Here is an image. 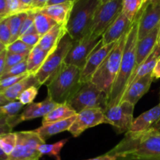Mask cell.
Returning <instances> with one entry per match:
<instances>
[{"instance_id":"cell-14","label":"cell","mask_w":160,"mask_h":160,"mask_svg":"<svg viewBox=\"0 0 160 160\" xmlns=\"http://www.w3.org/2000/svg\"><path fill=\"white\" fill-rule=\"evenodd\" d=\"M138 19V40L144 38L160 24V3L142 7L137 15Z\"/></svg>"},{"instance_id":"cell-37","label":"cell","mask_w":160,"mask_h":160,"mask_svg":"<svg viewBox=\"0 0 160 160\" xmlns=\"http://www.w3.org/2000/svg\"><path fill=\"white\" fill-rule=\"evenodd\" d=\"M11 32L9 24V17H6L0 22V42L7 46L10 44Z\"/></svg>"},{"instance_id":"cell-15","label":"cell","mask_w":160,"mask_h":160,"mask_svg":"<svg viewBox=\"0 0 160 160\" xmlns=\"http://www.w3.org/2000/svg\"><path fill=\"white\" fill-rule=\"evenodd\" d=\"M116 43H117V42H114V43L104 45L102 43V40L100 43L97 45L96 48L94 49V51L92 52V54L88 57L84 69L81 71V82H82V84L91 81L93 75L95 74L98 67L102 63L103 61L106 59L109 52L112 51V48L115 46Z\"/></svg>"},{"instance_id":"cell-11","label":"cell","mask_w":160,"mask_h":160,"mask_svg":"<svg viewBox=\"0 0 160 160\" xmlns=\"http://www.w3.org/2000/svg\"><path fill=\"white\" fill-rule=\"evenodd\" d=\"M101 41L102 37L88 34L81 41L73 42L64 62L67 65L75 66L82 71L88 57Z\"/></svg>"},{"instance_id":"cell-8","label":"cell","mask_w":160,"mask_h":160,"mask_svg":"<svg viewBox=\"0 0 160 160\" xmlns=\"http://www.w3.org/2000/svg\"><path fill=\"white\" fill-rule=\"evenodd\" d=\"M17 133V145L8 160H39L42 154L38 147L45 142L34 131H19Z\"/></svg>"},{"instance_id":"cell-59","label":"cell","mask_w":160,"mask_h":160,"mask_svg":"<svg viewBox=\"0 0 160 160\" xmlns=\"http://www.w3.org/2000/svg\"><path fill=\"white\" fill-rule=\"evenodd\" d=\"M159 103H160V91H159Z\"/></svg>"},{"instance_id":"cell-22","label":"cell","mask_w":160,"mask_h":160,"mask_svg":"<svg viewBox=\"0 0 160 160\" xmlns=\"http://www.w3.org/2000/svg\"><path fill=\"white\" fill-rule=\"evenodd\" d=\"M31 86L40 88L41 84H39L35 75L29 73L26 78H24L11 87L2 91V92L8 101L14 102L18 100L19 96L21 95L23 91H25L27 88L31 87Z\"/></svg>"},{"instance_id":"cell-31","label":"cell","mask_w":160,"mask_h":160,"mask_svg":"<svg viewBox=\"0 0 160 160\" xmlns=\"http://www.w3.org/2000/svg\"><path fill=\"white\" fill-rule=\"evenodd\" d=\"M143 0H122V12L133 23L142 9Z\"/></svg>"},{"instance_id":"cell-58","label":"cell","mask_w":160,"mask_h":160,"mask_svg":"<svg viewBox=\"0 0 160 160\" xmlns=\"http://www.w3.org/2000/svg\"><path fill=\"white\" fill-rule=\"evenodd\" d=\"M158 45L160 47V34H159V41H158Z\"/></svg>"},{"instance_id":"cell-4","label":"cell","mask_w":160,"mask_h":160,"mask_svg":"<svg viewBox=\"0 0 160 160\" xmlns=\"http://www.w3.org/2000/svg\"><path fill=\"white\" fill-rule=\"evenodd\" d=\"M100 4L98 0H77L75 2L66 24L67 33L73 42L81 41L90 34L94 16Z\"/></svg>"},{"instance_id":"cell-39","label":"cell","mask_w":160,"mask_h":160,"mask_svg":"<svg viewBox=\"0 0 160 160\" xmlns=\"http://www.w3.org/2000/svg\"><path fill=\"white\" fill-rule=\"evenodd\" d=\"M29 54H16V53L8 52L6 55V67H5V72L10 69L11 67H14L17 64L23 62L28 59Z\"/></svg>"},{"instance_id":"cell-3","label":"cell","mask_w":160,"mask_h":160,"mask_svg":"<svg viewBox=\"0 0 160 160\" xmlns=\"http://www.w3.org/2000/svg\"><path fill=\"white\" fill-rule=\"evenodd\" d=\"M81 85V70L64 62L62 68L47 84L48 96L57 104L67 103Z\"/></svg>"},{"instance_id":"cell-6","label":"cell","mask_w":160,"mask_h":160,"mask_svg":"<svg viewBox=\"0 0 160 160\" xmlns=\"http://www.w3.org/2000/svg\"><path fill=\"white\" fill-rule=\"evenodd\" d=\"M73 44V40L67 33L61 39L56 49L48 55L43 65L34 74L41 85H47L62 68L66 57L71 49Z\"/></svg>"},{"instance_id":"cell-29","label":"cell","mask_w":160,"mask_h":160,"mask_svg":"<svg viewBox=\"0 0 160 160\" xmlns=\"http://www.w3.org/2000/svg\"><path fill=\"white\" fill-rule=\"evenodd\" d=\"M68 141L66 138L53 144H42L38 147V151L42 156H52L56 160H61L60 152Z\"/></svg>"},{"instance_id":"cell-47","label":"cell","mask_w":160,"mask_h":160,"mask_svg":"<svg viewBox=\"0 0 160 160\" xmlns=\"http://www.w3.org/2000/svg\"><path fill=\"white\" fill-rule=\"evenodd\" d=\"M77 0H48L47 2L46 6H52V5H56V4H61V3L65 2H73L74 3Z\"/></svg>"},{"instance_id":"cell-52","label":"cell","mask_w":160,"mask_h":160,"mask_svg":"<svg viewBox=\"0 0 160 160\" xmlns=\"http://www.w3.org/2000/svg\"><path fill=\"white\" fill-rule=\"evenodd\" d=\"M151 130H153V131L160 133V120L151 128Z\"/></svg>"},{"instance_id":"cell-38","label":"cell","mask_w":160,"mask_h":160,"mask_svg":"<svg viewBox=\"0 0 160 160\" xmlns=\"http://www.w3.org/2000/svg\"><path fill=\"white\" fill-rule=\"evenodd\" d=\"M28 73V63H27V59L26 60L23 61V62H20V63L17 64L14 67H11L6 72H4L2 76L1 79L3 78H9V77H13V76H18V75L23 74V73ZM0 79V80H1Z\"/></svg>"},{"instance_id":"cell-36","label":"cell","mask_w":160,"mask_h":160,"mask_svg":"<svg viewBox=\"0 0 160 160\" xmlns=\"http://www.w3.org/2000/svg\"><path fill=\"white\" fill-rule=\"evenodd\" d=\"M38 88H39L35 87V86H31L27 88L19 96L18 101L21 102L23 106H27V105L34 102V100L35 99L38 94Z\"/></svg>"},{"instance_id":"cell-5","label":"cell","mask_w":160,"mask_h":160,"mask_svg":"<svg viewBox=\"0 0 160 160\" xmlns=\"http://www.w3.org/2000/svg\"><path fill=\"white\" fill-rule=\"evenodd\" d=\"M128 31L117 41L114 48L98 67L91 80L94 84L108 95V98L120 70Z\"/></svg>"},{"instance_id":"cell-53","label":"cell","mask_w":160,"mask_h":160,"mask_svg":"<svg viewBox=\"0 0 160 160\" xmlns=\"http://www.w3.org/2000/svg\"><path fill=\"white\" fill-rule=\"evenodd\" d=\"M0 160H8V156L0 148Z\"/></svg>"},{"instance_id":"cell-16","label":"cell","mask_w":160,"mask_h":160,"mask_svg":"<svg viewBox=\"0 0 160 160\" xmlns=\"http://www.w3.org/2000/svg\"><path fill=\"white\" fill-rule=\"evenodd\" d=\"M153 80L152 74L150 73L133 82L126 89L120 102H128L135 106L136 103L148 92Z\"/></svg>"},{"instance_id":"cell-1","label":"cell","mask_w":160,"mask_h":160,"mask_svg":"<svg viewBox=\"0 0 160 160\" xmlns=\"http://www.w3.org/2000/svg\"><path fill=\"white\" fill-rule=\"evenodd\" d=\"M107 153L119 159H160V133L151 129L144 132H128L123 140Z\"/></svg>"},{"instance_id":"cell-50","label":"cell","mask_w":160,"mask_h":160,"mask_svg":"<svg viewBox=\"0 0 160 160\" xmlns=\"http://www.w3.org/2000/svg\"><path fill=\"white\" fill-rule=\"evenodd\" d=\"M8 102H9L6 99V97L3 95L2 92H0V106H3V105L7 104Z\"/></svg>"},{"instance_id":"cell-41","label":"cell","mask_w":160,"mask_h":160,"mask_svg":"<svg viewBox=\"0 0 160 160\" xmlns=\"http://www.w3.org/2000/svg\"><path fill=\"white\" fill-rule=\"evenodd\" d=\"M19 39H20L22 42H24L26 45H28L31 48H34V46L38 45L39 41L41 39V36L38 33H34V34H25V35L19 38Z\"/></svg>"},{"instance_id":"cell-55","label":"cell","mask_w":160,"mask_h":160,"mask_svg":"<svg viewBox=\"0 0 160 160\" xmlns=\"http://www.w3.org/2000/svg\"><path fill=\"white\" fill-rule=\"evenodd\" d=\"M6 45H5L4 44L2 43V42H0V53H1L3 50L6 49Z\"/></svg>"},{"instance_id":"cell-56","label":"cell","mask_w":160,"mask_h":160,"mask_svg":"<svg viewBox=\"0 0 160 160\" xmlns=\"http://www.w3.org/2000/svg\"><path fill=\"white\" fill-rule=\"evenodd\" d=\"M98 1L100 2V3H101V4H104V3L112 1V0H98Z\"/></svg>"},{"instance_id":"cell-7","label":"cell","mask_w":160,"mask_h":160,"mask_svg":"<svg viewBox=\"0 0 160 160\" xmlns=\"http://www.w3.org/2000/svg\"><path fill=\"white\" fill-rule=\"evenodd\" d=\"M67 103L77 113L92 108H100L105 111L107 108L108 95L89 81L82 84Z\"/></svg>"},{"instance_id":"cell-43","label":"cell","mask_w":160,"mask_h":160,"mask_svg":"<svg viewBox=\"0 0 160 160\" xmlns=\"http://www.w3.org/2000/svg\"><path fill=\"white\" fill-rule=\"evenodd\" d=\"M48 2V0H33V2L31 4V9L39 10V9L45 7Z\"/></svg>"},{"instance_id":"cell-45","label":"cell","mask_w":160,"mask_h":160,"mask_svg":"<svg viewBox=\"0 0 160 160\" xmlns=\"http://www.w3.org/2000/svg\"><path fill=\"white\" fill-rule=\"evenodd\" d=\"M0 16H2V17H9L8 15L6 0H0Z\"/></svg>"},{"instance_id":"cell-51","label":"cell","mask_w":160,"mask_h":160,"mask_svg":"<svg viewBox=\"0 0 160 160\" xmlns=\"http://www.w3.org/2000/svg\"><path fill=\"white\" fill-rule=\"evenodd\" d=\"M117 160H160V159H148V158H124Z\"/></svg>"},{"instance_id":"cell-32","label":"cell","mask_w":160,"mask_h":160,"mask_svg":"<svg viewBox=\"0 0 160 160\" xmlns=\"http://www.w3.org/2000/svg\"><path fill=\"white\" fill-rule=\"evenodd\" d=\"M17 136L16 132H9L0 135V148L8 156L12 152L17 145Z\"/></svg>"},{"instance_id":"cell-17","label":"cell","mask_w":160,"mask_h":160,"mask_svg":"<svg viewBox=\"0 0 160 160\" xmlns=\"http://www.w3.org/2000/svg\"><path fill=\"white\" fill-rule=\"evenodd\" d=\"M131 25L132 23L128 20V17L123 12H121L117 20L102 34V43L104 45H108L117 42L125 33L129 31Z\"/></svg>"},{"instance_id":"cell-30","label":"cell","mask_w":160,"mask_h":160,"mask_svg":"<svg viewBox=\"0 0 160 160\" xmlns=\"http://www.w3.org/2000/svg\"><path fill=\"white\" fill-rule=\"evenodd\" d=\"M28 12H23L9 17V24L11 32L10 43L15 42L20 38V30L23 21L28 17Z\"/></svg>"},{"instance_id":"cell-35","label":"cell","mask_w":160,"mask_h":160,"mask_svg":"<svg viewBox=\"0 0 160 160\" xmlns=\"http://www.w3.org/2000/svg\"><path fill=\"white\" fill-rule=\"evenodd\" d=\"M32 48L22 42L20 39H17L6 46V50L8 52L16 53V54H29Z\"/></svg>"},{"instance_id":"cell-28","label":"cell","mask_w":160,"mask_h":160,"mask_svg":"<svg viewBox=\"0 0 160 160\" xmlns=\"http://www.w3.org/2000/svg\"><path fill=\"white\" fill-rule=\"evenodd\" d=\"M34 11V27L37 33L42 37L49 31L52 28L58 24L55 20L50 18L39 10Z\"/></svg>"},{"instance_id":"cell-19","label":"cell","mask_w":160,"mask_h":160,"mask_svg":"<svg viewBox=\"0 0 160 160\" xmlns=\"http://www.w3.org/2000/svg\"><path fill=\"white\" fill-rule=\"evenodd\" d=\"M160 120V103L149 110L143 112L133 121L128 132L139 133L151 129Z\"/></svg>"},{"instance_id":"cell-20","label":"cell","mask_w":160,"mask_h":160,"mask_svg":"<svg viewBox=\"0 0 160 160\" xmlns=\"http://www.w3.org/2000/svg\"><path fill=\"white\" fill-rule=\"evenodd\" d=\"M66 34H67L66 26L62 24H56L49 31L41 37L38 45L42 49L50 54L52 52L56 49L61 39Z\"/></svg>"},{"instance_id":"cell-9","label":"cell","mask_w":160,"mask_h":160,"mask_svg":"<svg viewBox=\"0 0 160 160\" xmlns=\"http://www.w3.org/2000/svg\"><path fill=\"white\" fill-rule=\"evenodd\" d=\"M134 105L121 102L104 111L105 123L112 125L117 134H127L134 121Z\"/></svg>"},{"instance_id":"cell-21","label":"cell","mask_w":160,"mask_h":160,"mask_svg":"<svg viewBox=\"0 0 160 160\" xmlns=\"http://www.w3.org/2000/svg\"><path fill=\"white\" fill-rule=\"evenodd\" d=\"M73 2H65L61 4L52 5L39 9L40 12L45 14L56 22L58 24L66 26L70 17Z\"/></svg>"},{"instance_id":"cell-34","label":"cell","mask_w":160,"mask_h":160,"mask_svg":"<svg viewBox=\"0 0 160 160\" xmlns=\"http://www.w3.org/2000/svg\"><path fill=\"white\" fill-rule=\"evenodd\" d=\"M6 3H7L8 15L9 16L32 10L31 7L22 3L20 0H6Z\"/></svg>"},{"instance_id":"cell-42","label":"cell","mask_w":160,"mask_h":160,"mask_svg":"<svg viewBox=\"0 0 160 160\" xmlns=\"http://www.w3.org/2000/svg\"><path fill=\"white\" fill-rule=\"evenodd\" d=\"M6 55H7V50H6V48L0 53V79H1L3 73L5 72Z\"/></svg>"},{"instance_id":"cell-25","label":"cell","mask_w":160,"mask_h":160,"mask_svg":"<svg viewBox=\"0 0 160 160\" xmlns=\"http://www.w3.org/2000/svg\"><path fill=\"white\" fill-rule=\"evenodd\" d=\"M77 115V112L70 107L68 103L58 104L54 109L50 111L46 116L42 118V125L48 124L54 122L67 120L70 117Z\"/></svg>"},{"instance_id":"cell-40","label":"cell","mask_w":160,"mask_h":160,"mask_svg":"<svg viewBox=\"0 0 160 160\" xmlns=\"http://www.w3.org/2000/svg\"><path fill=\"white\" fill-rule=\"evenodd\" d=\"M29 73H26L21 75H18V76L9 77V78L1 79L0 80V88H1L2 91H3L5 90V89L11 87V86H12L13 84H17V82L21 81L22 79L26 78Z\"/></svg>"},{"instance_id":"cell-44","label":"cell","mask_w":160,"mask_h":160,"mask_svg":"<svg viewBox=\"0 0 160 160\" xmlns=\"http://www.w3.org/2000/svg\"><path fill=\"white\" fill-rule=\"evenodd\" d=\"M119 158L117 156H113V155H110L109 153H106V154L102 155V156H98V157L92 158V159H84V160H117Z\"/></svg>"},{"instance_id":"cell-10","label":"cell","mask_w":160,"mask_h":160,"mask_svg":"<svg viewBox=\"0 0 160 160\" xmlns=\"http://www.w3.org/2000/svg\"><path fill=\"white\" fill-rule=\"evenodd\" d=\"M122 12V0L100 4L94 16L90 34L102 37Z\"/></svg>"},{"instance_id":"cell-27","label":"cell","mask_w":160,"mask_h":160,"mask_svg":"<svg viewBox=\"0 0 160 160\" xmlns=\"http://www.w3.org/2000/svg\"><path fill=\"white\" fill-rule=\"evenodd\" d=\"M23 107V105L19 101L10 102L6 105L0 106V123L9 125L11 119L18 115Z\"/></svg>"},{"instance_id":"cell-2","label":"cell","mask_w":160,"mask_h":160,"mask_svg":"<svg viewBox=\"0 0 160 160\" xmlns=\"http://www.w3.org/2000/svg\"><path fill=\"white\" fill-rule=\"evenodd\" d=\"M138 19L136 17L127 35L120 70L108 98L107 108L115 106L120 102L122 97L129 84L130 79L137 67L136 49H137V43L138 41Z\"/></svg>"},{"instance_id":"cell-12","label":"cell","mask_w":160,"mask_h":160,"mask_svg":"<svg viewBox=\"0 0 160 160\" xmlns=\"http://www.w3.org/2000/svg\"><path fill=\"white\" fill-rule=\"evenodd\" d=\"M102 123H105L104 110L102 109H86L77 113L76 119L68 131L73 137L78 138L88 128H94Z\"/></svg>"},{"instance_id":"cell-24","label":"cell","mask_w":160,"mask_h":160,"mask_svg":"<svg viewBox=\"0 0 160 160\" xmlns=\"http://www.w3.org/2000/svg\"><path fill=\"white\" fill-rule=\"evenodd\" d=\"M159 58L160 47L159 46V45H157L156 46V48H155V49L153 50L152 52L150 54V56H148L142 64H140V65L138 66V67H136L134 73H133L131 79H130L128 86H129L130 84H132L133 82H134V81L140 79V78H143V77L152 73L153 69H154L155 66H156V62H158Z\"/></svg>"},{"instance_id":"cell-18","label":"cell","mask_w":160,"mask_h":160,"mask_svg":"<svg viewBox=\"0 0 160 160\" xmlns=\"http://www.w3.org/2000/svg\"><path fill=\"white\" fill-rule=\"evenodd\" d=\"M160 34V24L144 38L138 41L136 58L137 67L142 64L150 56L158 45Z\"/></svg>"},{"instance_id":"cell-26","label":"cell","mask_w":160,"mask_h":160,"mask_svg":"<svg viewBox=\"0 0 160 160\" xmlns=\"http://www.w3.org/2000/svg\"><path fill=\"white\" fill-rule=\"evenodd\" d=\"M48 55L49 54L42 49L38 45L34 46L31 50L27 59L28 73L35 74L43 65Z\"/></svg>"},{"instance_id":"cell-33","label":"cell","mask_w":160,"mask_h":160,"mask_svg":"<svg viewBox=\"0 0 160 160\" xmlns=\"http://www.w3.org/2000/svg\"><path fill=\"white\" fill-rule=\"evenodd\" d=\"M34 33H37L35 27H34V11L30 10L28 11V17L22 24L20 37L25 34H34Z\"/></svg>"},{"instance_id":"cell-46","label":"cell","mask_w":160,"mask_h":160,"mask_svg":"<svg viewBox=\"0 0 160 160\" xmlns=\"http://www.w3.org/2000/svg\"><path fill=\"white\" fill-rule=\"evenodd\" d=\"M152 74L154 79H159V78H160V58L159 60H158V62H156Z\"/></svg>"},{"instance_id":"cell-13","label":"cell","mask_w":160,"mask_h":160,"mask_svg":"<svg viewBox=\"0 0 160 160\" xmlns=\"http://www.w3.org/2000/svg\"><path fill=\"white\" fill-rule=\"evenodd\" d=\"M57 105V103L53 102L48 96L44 101L40 102L31 103L24 108L21 113H19L15 117L11 119L10 121L9 122V126L13 129V128L17 126L21 122L34 120L40 117L43 118Z\"/></svg>"},{"instance_id":"cell-49","label":"cell","mask_w":160,"mask_h":160,"mask_svg":"<svg viewBox=\"0 0 160 160\" xmlns=\"http://www.w3.org/2000/svg\"><path fill=\"white\" fill-rule=\"evenodd\" d=\"M157 3H160V0H143V6H146L149 4H157Z\"/></svg>"},{"instance_id":"cell-23","label":"cell","mask_w":160,"mask_h":160,"mask_svg":"<svg viewBox=\"0 0 160 160\" xmlns=\"http://www.w3.org/2000/svg\"><path fill=\"white\" fill-rule=\"evenodd\" d=\"M76 116L70 117L67 120H61V121L54 122V123H48V124L42 125L40 128L34 130L41 137L42 140L45 141L47 139L50 138L52 136L56 135V134H59V133L64 132V131H68L71 125L74 122L76 119Z\"/></svg>"},{"instance_id":"cell-57","label":"cell","mask_w":160,"mask_h":160,"mask_svg":"<svg viewBox=\"0 0 160 160\" xmlns=\"http://www.w3.org/2000/svg\"><path fill=\"white\" fill-rule=\"evenodd\" d=\"M5 17H2V16H0V22H1L2 20L5 18Z\"/></svg>"},{"instance_id":"cell-60","label":"cell","mask_w":160,"mask_h":160,"mask_svg":"<svg viewBox=\"0 0 160 160\" xmlns=\"http://www.w3.org/2000/svg\"><path fill=\"white\" fill-rule=\"evenodd\" d=\"M0 92H2V90H1V88H0Z\"/></svg>"},{"instance_id":"cell-48","label":"cell","mask_w":160,"mask_h":160,"mask_svg":"<svg viewBox=\"0 0 160 160\" xmlns=\"http://www.w3.org/2000/svg\"><path fill=\"white\" fill-rule=\"evenodd\" d=\"M12 128L7 124H2L0 123V135L2 134H7V133L12 132Z\"/></svg>"},{"instance_id":"cell-54","label":"cell","mask_w":160,"mask_h":160,"mask_svg":"<svg viewBox=\"0 0 160 160\" xmlns=\"http://www.w3.org/2000/svg\"><path fill=\"white\" fill-rule=\"evenodd\" d=\"M20 1H21V2L23 3L24 5L31 7V4H32L33 2V0H20Z\"/></svg>"}]
</instances>
